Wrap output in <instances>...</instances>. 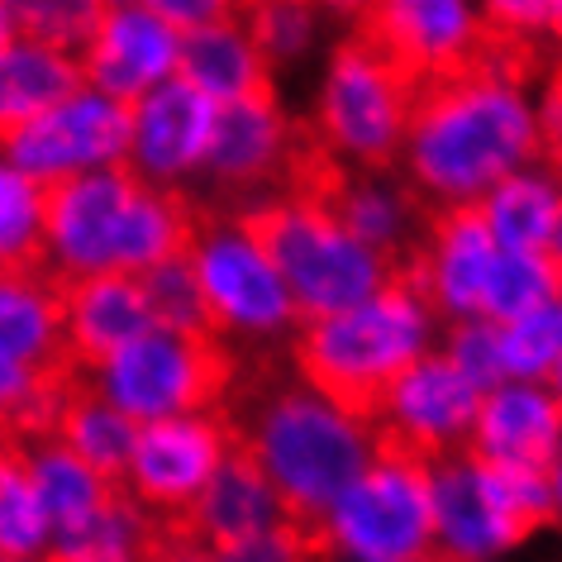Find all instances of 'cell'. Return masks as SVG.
Instances as JSON below:
<instances>
[{"label": "cell", "mask_w": 562, "mask_h": 562, "mask_svg": "<svg viewBox=\"0 0 562 562\" xmlns=\"http://www.w3.org/2000/svg\"><path fill=\"white\" fill-rule=\"evenodd\" d=\"M177 72L187 87H195L205 101L229 105L248 101V95H272V67L262 63V53L252 48V38L244 30V5L234 10V20L210 24L195 34H177Z\"/></svg>", "instance_id": "obj_22"}, {"label": "cell", "mask_w": 562, "mask_h": 562, "mask_svg": "<svg viewBox=\"0 0 562 562\" xmlns=\"http://www.w3.org/2000/svg\"><path fill=\"white\" fill-rule=\"evenodd\" d=\"M425 244L434 262V286L448 319H476L482 315V286L496 262V234L482 201H429L425 210Z\"/></svg>", "instance_id": "obj_19"}, {"label": "cell", "mask_w": 562, "mask_h": 562, "mask_svg": "<svg viewBox=\"0 0 562 562\" xmlns=\"http://www.w3.org/2000/svg\"><path fill=\"white\" fill-rule=\"evenodd\" d=\"M58 296H63L67 358L91 376H101L134 339L158 329L144 296V281L130 272H95V277L58 272Z\"/></svg>", "instance_id": "obj_16"}, {"label": "cell", "mask_w": 562, "mask_h": 562, "mask_svg": "<svg viewBox=\"0 0 562 562\" xmlns=\"http://www.w3.org/2000/svg\"><path fill=\"white\" fill-rule=\"evenodd\" d=\"M210 134H215V101H205L181 77H167L138 101L130 167L158 187H181V177L201 172Z\"/></svg>", "instance_id": "obj_18"}, {"label": "cell", "mask_w": 562, "mask_h": 562, "mask_svg": "<svg viewBox=\"0 0 562 562\" xmlns=\"http://www.w3.org/2000/svg\"><path fill=\"white\" fill-rule=\"evenodd\" d=\"M429 329L434 319L425 305L386 281L358 311L301 325L286 339V362L296 382L334 415L358 429H376L405 372L425 358Z\"/></svg>", "instance_id": "obj_3"}, {"label": "cell", "mask_w": 562, "mask_h": 562, "mask_svg": "<svg viewBox=\"0 0 562 562\" xmlns=\"http://www.w3.org/2000/svg\"><path fill=\"white\" fill-rule=\"evenodd\" d=\"M405 172L425 201H482L539 158L525 95L491 81H425L405 124Z\"/></svg>", "instance_id": "obj_2"}, {"label": "cell", "mask_w": 562, "mask_h": 562, "mask_svg": "<svg viewBox=\"0 0 562 562\" xmlns=\"http://www.w3.org/2000/svg\"><path fill=\"white\" fill-rule=\"evenodd\" d=\"M319 20H325L319 5H244V30L272 72L305 58V48L319 34Z\"/></svg>", "instance_id": "obj_32"}, {"label": "cell", "mask_w": 562, "mask_h": 562, "mask_svg": "<svg viewBox=\"0 0 562 562\" xmlns=\"http://www.w3.org/2000/svg\"><path fill=\"white\" fill-rule=\"evenodd\" d=\"M334 539L358 562H419L434 548L429 462L391 425L372 429V468L334 510Z\"/></svg>", "instance_id": "obj_7"}, {"label": "cell", "mask_w": 562, "mask_h": 562, "mask_svg": "<svg viewBox=\"0 0 562 562\" xmlns=\"http://www.w3.org/2000/svg\"><path fill=\"white\" fill-rule=\"evenodd\" d=\"M286 372V348L244 353L224 415L258 453L281 519L301 529H334V510L348 486L372 468V429L348 425Z\"/></svg>", "instance_id": "obj_1"}, {"label": "cell", "mask_w": 562, "mask_h": 562, "mask_svg": "<svg viewBox=\"0 0 562 562\" xmlns=\"http://www.w3.org/2000/svg\"><path fill=\"white\" fill-rule=\"evenodd\" d=\"M291 144V120L272 95H248V101L215 105V134H210L201 177H205V205L234 210L258 195H277L281 162Z\"/></svg>", "instance_id": "obj_12"}, {"label": "cell", "mask_w": 562, "mask_h": 562, "mask_svg": "<svg viewBox=\"0 0 562 562\" xmlns=\"http://www.w3.org/2000/svg\"><path fill=\"white\" fill-rule=\"evenodd\" d=\"M220 215L286 281L291 301L301 311V325L358 311L386 286V267L362 244H353L329 215H319L301 201L258 195V201L220 210Z\"/></svg>", "instance_id": "obj_4"}, {"label": "cell", "mask_w": 562, "mask_h": 562, "mask_svg": "<svg viewBox=\"0 0 562 562\" xmlns=\"http://www.w3.org/2000/svg\"><path fill=\"white\" fill-rule=\"evenodd\" d=\"M0 562H5V558H0Z\"/></svg>", "instance_id": "obj_44"}, {"label": "cell", "mask_w": 562, "mask_h": 562, "mask_svg": "<svg viewBox=\"0 0 562 562\" xmlns=\"http://www.w3.org/2000/svg\"><path fill=\"white\" fill-rule=\"evenodd\" d=\"M482 15L491 24H505L515 34L562 48V0H491V5H482Z\"/></svg>", "instance_id": "obj_37"}, {"label": "cell", "mask_w": 562, "mask_h": 562, "mask_svg": "<svg viewBox=\"0 0 562 562\" xmlns=\"http://www.w3.org/2000/svg\"><path fill=\"white\" fill-rule=\"evenodd\" d=\"M348 20V34L372 44L401 77L415 81H448L462 72L468 53L482 30V10L458 0H372V5H334Z\"/></svg>", "instance_id": "obj_10"}, {"label": "cell", "mask_w": 562, "mask_h": 562, "mask_svg": "<svg viewBox=\"0 0 562 562\" xmlns=\"http://www.w3.org/2000/svg\"><path fill=\"white\" fill-rule=\"evenodd\" d=\"M339 553L344 548L334 539V529H301L291 519H277L272 529L220 553V562H339Z\"/></svg>", "instance_id": "obj_35"}, {"label": "cell", "mask_w": 562, "mask_h": 562, "mask_svg": "<svg viewBox=\"0 0 562 562\" xmlns=\"http://www.w3.org/2000/svg\"><path fill=\"white\" fill-rule=\"evenodd\" d=\"M48 548V519L34 491V472L24 443L0 439V558L38 562Z\"/></svg>", "instance_id": "obj_30"}, {"label": "cell", "mask_w": 562, "mask_h": 562, "mask_svg": "<svg viewBox=\"0 0 562 562\" xmlns=\"http://www.w3.org/2000/svg\"><path fill=\"white\" fill-rule=\"evenodd\" d=\"M238 372H244V353L220 334L148 329L95 382L115 411L144 429L162 419L220 415L238 386Z\"/></svg>", "instance_id": "obj_5"}, {"label": "cell", "mask_w": 562, "mask_h": 562, "mask_svg": "<svg viewBox=\"0 0 562 562\" xmlns=\"http://www.w3.org/2000/svg\"><path fill=\"white\" fill-rule=\"evenodd\" d=\"M15 44V15H10V5H0V48Z\"/></svg>", "instance_id": "obj_40"}, {"label": "cell", "mask_w": 562, "mask_h": 562, "mask_svg": "<svg viewBox=\"0 0 562 562\" xmlns=\"http://www.w3.org/2000/svg\"><path fill=\"white\" fill-rule=\"evenodd\" d=\"M153 539H158V519L130 491H115L95 519L48 539L38 562H148Z\"/></svg>", "instance_id": "obj_26"}, {"label": "cell", "mask_w": 562, "mask_h": 562, "mask_svg": "<svg viewBox=\"0 0 562 562\" xmlns=\"http://www.w3.org/2000/svg\"><path fill=\"white\" fill-rule=\"evenodd\" d=\"M101 5L105 0H95V5H10V15H15V38L81 63L95 30H101Z\"/></svg>", "instance_id": "obj_31"}, {"label": "cell", "mask_w": 562, "mask_h": 562, "mask_svg": "<svg viewBox=\"0 0 562 562\" xmlns=\"http://www.w3.org/2000/svg\"><path fill=\"white\" fill-rule=\"evenodd\" d=\"M138 187H144V177L130 162L34 181L44 238H48L53 267L63 277L115 272L120 229H124V215H130V201Z\"/></svg>", "instance_id": "obj_9"}, {"label": "cell", "mask_w": 562, "mask_h": 562, "mask_svg": "<svg viewBox=\"0 0 562 562\" xmlns=\"http://www.w3.org/2000/svg\"><path fill=\"white\" fill-rule=\"evenodd\" d=\"M539 386H543V391H553V396L562 401V358L553 362V368H548V376H543V382H539Z\"/></svg>", "instance_id": "obj_41"}, {"label": "cell", "mask_w": 562, "mask_h": 562, "mask_svg": "<svg viewBox=\"0 0 562 562\" xmlns=\"http://www.w3.org/2000/svg\"><path fill=\"white\" fill-rule=\"evenodd\" d=\"M468 448L486 462L548 472L562 453V401L533 382L491 391V396H482Z\"/></svg>", "instance_id": "obj_20"}, {"label": "cell", "mask_w": 562, "mask_h": 562, "mask_svg": "<svg viewBox=\"0 0 562 562\" xmlns=\"http://www.w3.org/2000/svg\"><path fill=\"white\" fill-rule=\"evenodd\" d=\"M443 358L476 386V396H491V391L505 386V358H501V325L491 319H453L448 325V348Z\"/></svg>", "instance_id": "obj_36"}, {"label": "cell", "mask_w": 562, "mask_h": 562, "mask_svg": "<svg viewBox=\"0 0 562 562\" xmlns=\"http://www.w3.org/2000/svg\"><path fill=\"white\" fill-rule=\"evenodd\" d=\"M195 281L210 311L220 339H248V344H286L301 329V311L291 301L286 281L272 272V262L234 229L229 220L215 210L201 248L191 252Z\"/></svg>", "instance_id": "obj_8"}, {"label": "cell", "mask_w": 562, "mask_h": 562, "mask_svg": "<svg viewBox=\"0 0 562 562\" xmlns=\"http://www.w3.org/2000/svg\"><path fill=\"white\" fill-rule=\"evenodd\" d=\"M91 87L81 63L15 38L10 48H0V144L15 130H24L30 120H38L44 110L77 101Z\"/></svg>", "instance_id": "obj_24"}, {"label": "cell", "mask_w": 562, "mask_h": 562, "mask_svg": "<svg viewBox=\"0 0 562 562\" xmlns=\"http://www.w3.org/2000/svg\"><path fill=\"white\" fill-rule=\"evenodd\" d=\"M53 272L34 177L0 162V281H44Z\"/></svg>", "instance_id": "obj_28"}, {"label": "cell", "mask_w": 562, "mask_h": 562, "mask_svg": "<svg viewBox=\"0 0 562 562\" xmlns=\"http://www.w3.org/2000/svg\"><path fill=\"white\" fill-rule=\"evenodd\" d=\"M548 496H553V515H558V525H562V453H558L553 468H548Z\"/></svg>", "instance_id": "obj_39"}, {"label": "cell", "mask_w": 562, "mask_h": 562, "mask_svg": "<svg viewBox=\"0 0 562 562\" xmlns=\"http://www.w3.org/2000/svg\"><path fill=\"white\" fill-rule=\"evenodd\" d=\"M53 439H58L72 458L87 462L101 482H110V486L130 482V462H134V448H138V425L124 411L110 405V396L101 391V382H95L91 372L72 376V386H67V396H63Z\"/></svg>", "instance_id": "obj_23"}, {"label": "cell", "mask_w": 562, "mask_h": 562, "mask_svg": "<svg viewBox=\"0 0 562 562\" xmlns=\"http://www.w3.org/2000/svg\"><path fill=\"white\" fill-rule=\"evenodd\" d=\"M411 105L415 81L401 77L372 44L344 30L339 44L329 48V72L311 124L344 162H353L358 172L386 177L401 167Z\"/></svg>", "instance_id": "obj_6"}, {"label": "cell", "mask_w": 562, "mask_h": 562, "mask_svg": "<svg viewBox=\"0 0 562 562\" xmlns=\"http://www.w3.org/2000/svg\"><path fill=\"white\" fill-rule=\"evenodd\" d=\"M476 411H482V396H476V386L468 376H462L443 353H425L411 372H405V382L396 386L382 425L396 429L401 439L434 468L439 458L472 443Z\"/></svg>", "instance_id": "obj_17"}, {"label": "cell", "mask_w": 562, "mask_h": 562, "mask_svg": "<svg viewBox=\"0 0 562 562\" xmlns=\"http://www.w3.org/2000/svg\"><path fill=\"white\" fill-rule=\"evenodd\" d=\"M234 425V419H229ZM162 529L172 533L177 543L187 548H201V553H229V548L248 543L252 533L272 529L281 510H277V496H272V482H267L258 453L248 448V439L234 429L229 439V453H224L215 482L201 491V501L181 515H158Z\"/></svg>", "instance_id": "obj_14"}, {"label": "cell", "mask_w": 562, "mask_h": 562, "mask_svg": "<svg viewBox=\"0 0 562 562\" xmlns=\"http://www.w3.org/2000/svg\"><path fill=\"white\" fill-rule=\"evenodd\" d=\"M501 358H505V376H525V382L539 386L548 368L562 358V301L515 319V325H505Z\"/></svg>", "instance_id": "obj_34"}, {"label": "cell", "mask_w": 562, "mask_h": 562, "mask_svg": "<svg viewBox=\"0 0 562 562\" xmlns=\"http://www.w3.org/2000/svg\"><path fill=\"white\" fill-rule=\"evenodd\" d=\"M24 458H30L34 491H38V505H44V519H48V539L81 529L87 519H95L105 510L115 491H124V486L101 482V476H95L81 458L67 453L58 439L24 443Z\"/></svg>", "instance_id": "obj_25"}, {"label": "cell", "mask_w": 562, "mask_h": 562, "mask_svg": "<svg viewBox=\"0 0 562 562\" xmlns=\"http://www.w3.org/2000/svg\"><path fill=\"white\" fill-rule=\"evenodd\" d=\"M562 301V252H496L482 286V319L491 325H515L543 305Z\"/></svg>", "instance_id": "obj_27"}, {"label": "cell", "mask_w": 562, "mask_h": 562, "mask_svg": "<svg viewBox=\"0 0 562 562\" xmlns=\"http://www.w3.org/2000/svg\"><path fill=\"white\" fill-rule=\"evenodd\" d=\"M177 30L153 5H101V30H95L81 72L87 87L105 101L138 105L153 87H162L177 72Z\"/></svg>", "instance_id": "obj_15"}, {"label": "cell", "mask_w": 562, "mask_h": 562, "mask_svg": "<svg viewBox=\"0 0 562 562\" xmlns=\"http://www.w3.org/2000/svg\"><path fill=\"white\" fill-rule=\"evenodd\" d=\"M234 425L229 415H191L162 419V425L138 429V448L130 462L124 491L144 505L148 515H181L201 501V491L215 482L224 453H229Z\"/></svg>", "instance_id": "obj_13"}, {"label": "cell", "mask_w": 562, "mask_h": 562, "mask_svg": "<svg viewBox=\"0 0 562 562\" xmlns=\"http://www.w3.org/2000/svg\"><path fill=\"white\" fill-rule=\"evenodd\" d=\"M138 281H144V296H148V311H153V325H158V329L215 334V325H210V311H205V296H201V281H195L191 258H187V262L153 267V272H144Z\"/></svg>", "instance_id": "obj_33"}, {"label": "cell", "mask_w": 562, "mask_h": 562, "mask_svg": "<svg viewBox=\"0 0 562 562\" xmlns=\"http://www.w3.org/2000/svg\"><path fill=\"white\" fill-rule=\"evenodd\" d=\"M429 496H434V543L448 548L458 562H486L510 548L496 505H491V491L468 448H458V453H448L429 468Z\"/></svg>", "instance_id": "obj_21"}, {"label": "cell", "mask_w": 562, "mask_h": 562, "mask_svg": "<svg viewBox=\"0 0 562 562\" xmlns=\"http://www.w3.org/2000/svg\"><path fill=\"white\" fill-rule=\"evenodd\" d=\"M158 519V515H153ZM148 562H220L215 553H201V548H187V543H177L172 533L162 529V519H158V539H153V553Z\"/></svg>", "instance_id": "obj_38"}, {"label": "cell", "mask_w": 562, "mask_h": 562, "mask_svg": "<svg viewBox=\"0 0 562 562\" xmlns=\"http://www.w3.org/2000/svg\"><path fill=\"white\" fill-rule=\"evenodd\" d=\"M553 252H562V210H558V224H553V244H548Z\"/></svg>", "instance_id": "obj_42"}, {"label": "cell", "mask_w": 562, "mask_h": 562, "mask_svg": "<svg viewBox=\"0 0 562 562\" xmlns=\"http://www.w3.org/2000/svg\"><path fill=\"white\" fill-rule=\"evenodd\" d=\"M134 115H138V105H120V101H105V95L87 91L77 101L44 110L24 130H15L0 144V158H5V167H15V172L34 181L130 162Z\"/></svg>", "instance_id": "obj_11"}, {"label": "cell", "mask_w": 562, "mask_h": 562, "mask_svg": "<svg viewBox=\"0 0 562 562\" xmlns=\"http://www.w3.org/2000/svg\"><path fill=\"white\" fill-rule=\"evenodd\" d=\"M558 210H562V191L543 172L539 177L519 172L486 195L491 234H496V244L505 252H543L553 244Z\"/></svg>", "instance_id": "obj_29"}, {"label": "cell", "mask_w": 562, "mask_h": 562, "mask_svg": "<svg viewBox=\"0 0 562 562\" xmlns=\"http://www.w3.org/2000/svg\"><path fill=\"white\" fill-rule=\"evenodd\" d=\"M553 63H558V67H562V48H558V58H553Z\"/></svg>", "instance_id": "obj_43"}]
</instances>
